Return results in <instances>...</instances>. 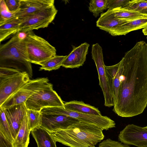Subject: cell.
Here are the masks:
<instances>
[{
	"label": "cell",
	"instance_id": "cell-1",
	"mask_svg": "<svg viewBox=\"0 0 147 147\" xmlns=\"http://www.w3.org/2000/svg\"><path fill=\"white\" fill-rule=\"evenodd\" d=\"M123 70L117 101L113 111L118 116L134 117L147 106V43L136 42L122 58Z\"/></svg>",
	"mask_w": 147,
	"mask_h": 147
},
{
	"label": "cell",
	"instance_id": "cell-2",
	"mask_svg": "<svg viewBox=\"0 0 147 147\" xmlns=\"http://www.w3.org/2000/svg\"><path fill=\"white\" fill-rule=\"evenodd\" d=\"M103 130L97 125L82 122L51 133L56 142L70 147H95L103 140Z\"/></svg>",
	"mask_w": 147,
	"mask_h": 147
},
{
	"label": "cell",
	"instance_id": "cell-3",
	"mask_svg": "<svg viewBox=\"0 0 147 147\" xmlns=\"http://www.w3.org/2000/svg\"><path fill=\"white\" fill-rule=\"evenodd\" d=\"M0 67L11 68L25 72L30 78L33 75L31 63L29 62L27 47L24 38L19 32L0 46Z\"/></svg>",
	"mask_w": 147,
	"mask_h": 147
},
{
	"label": "cell",
	"instance_id": "cell-4",
	"mask_svg": "<svg viewBox=\"0 0 147 147\" xmlns=\"http://www.w3.org/2000/svg\"><path fill=\"white\" fill-rule=\"evenodd\" d=\"M26 34L24 40L29 62L40 65L56 55L55 48L45 39L35 34L32 31Z\"/></svg>",
	"mask_w": 147,
	"mask_h": 147
},
{
	"label": "cell",
	"instance_id": "cell-5",
	"mask_svg": "<svg viewBox=\"0 0 147 147\" xmlns=\"http://www.w3.org/2000/svg\"><path fill=\"white\" fill-rule=\"evenodd\" d=\"M42 113L66 115L76 119L80 122L96 125L103 130L115 127V122L107 116L88 115L67 110L65 108L52 107H45L40 111Z\"/></svg>",
	"mask_w": 147,
	"mask_h": 147
},
{
	"label": "cell",
	"instance_id": "cell-6",
	"mask_svg": "<svg viewBox=\"0 0 147 147\" xmlns=\"http://www.w3.org/2000/svg\"><path fill=\"white\" fill-rule=\"evenodd\" d=\"M52 85L47 78L30 80L0 106L6 108L12 106L25 103L32 95Z\"/></svg>",
	"mask_w": 147,
	"mask_h": 147
},
{
	"label": "cell",
	"instance_id": "cell-7",
	"mask_svg": "<svg viewBox=\"0 0 147 147\" xmlns=\"http://www.w3.org/2000/svg\"><path fill=\"white\" fill-rule=\"evenodd\" d=\"M27 109L40 111L43 108L58 107L65 108L64 103L53 90L52 85L36 93L25 103Z\"/></svg>",
	"mask_w": 147,
	"mask_h": 147
},
{
	"label": "cell",
	"instance_id": "cell-8",
	"mask_svg": "<svg viewBox=\"0 0 147 147\" xmlns=\"http://www.w3.org/2000/svg\"><path fill=\"white\" fill-rule=\"evenodd\" d=\"M55 5L30 15L22 20L19 32L26 33L47 27L57 13Z\"/></svg>",
	"mask_w": 147,
	"mask_h": 147
},
{
	"label": "cell",
	"instance_id": "cell-9",
	"mask_svg": "<svg viewBox=\"0 0 147 147\" xmlns=\"http://www.w3.org/2000/svg\"><path fill=\"white\" fill-rule=\"evenodd\" d=\"M91 54L98 73L99 85L103 93L104 105L108 107L113 106L112 94L105 70L102 48L99 44L97 43L92 45Z\"/></svg>",
	"mask_w": 147,
	"mask_h": 147
},
{
	"label": "cell",
	"instance_id": "cell-10",
	"mask_svg": "<svg viewBox=\"0 0 147 147\" xmlns=\"http://www.w3.org/2000/svg\"><path fill=\"white\" fill-rule=\"evenodd\" d=\"M25 72L0 78V106L30 80Z\"/></svg>",
	"mask_w": 147,
	"mask_h": 147
},
{
	"label": "cell",
	"instance_id": "cell-11",
	"mask_svg": "<svg viewBox=\"0 0 147 147\" xmlns=\"http://www.w3.org/2000/svg\"><path fill=\"white\" fill-rule=\"evenodd\" d=\"M118 138L125 144L138 147L147 146V129L144 127L129 124L120 131Z\"/></svg>",
	"mask_w": 147,
	"mask_h": 147
},
{
	"label": "cell",
	"instance_id": "cell-12",
	"mask_svg": "<svg viewBox=\"0 0 147 147\" xmlns=\"http://www.w3.org/2000/svg\"><path fill=\"white\" fill-rule=\"evenodd\" d=\"M41 113L40 126L50 134L66 129L74 124L80 122L76 119L66 115Z\"/></svg>",
	"mask_w": 147,
	"mask_h": 147
},
{
	"label": "cell",
	"instance_id": "cell-13",
	"mask_svg": "<svg viewBox=\"0 0 147 147\" xmlns=\"http://www.w3.org/2000/svg\"><path fill=\"white\" fill-rule=\"evenodd\" d=\"M3 109L6 119L9 126L12 137L14 140L17 135L23 118L26 114L27 108L25 103H23Z\"/></svg>",
	"mask_w": 147,
	"mask_h": 147
},
{
	"label": "cell",
	"instance_id": "cell-14",
	"mask_svg": "<svg viewBox=\"0 0 147 147\" xmlns=\"http://www.w3.org/2000/svg\"><path fill=\"white\" fill-rule=\"evenodd\" d=\"M54 0H20L16 17L22 20L27 16L54 5Z\"/></svg>",
	"mask_w": 147,
	"mask_h": 147
},
{
	"label": "cell",
	"instance_id": "cell-15",
	"mask_svg": "<svg viewBox=\"0 0 147 147\" xmlns=\"http://www.w3.org/2000/svg\"><path fill=\"white\" fill-rule=\"evenodd\" d=\"M123 60L111 66L105 65V71L113 98L114 106L117 103L123 70Z\"/></svg>",
	"mask_w": 147,
	"mask_h": 147
},
{
	"label": "cell",
	"instance_id": "cell-16",
	"mask_svg": "<svg viewBox=\"0 0 147 147\" xmlns=\"http://www.w3.org/2000/svg\"><path fill=\"white\" fill-rule=\"evenodd\" d=\"M89 44L85 42L77 47L73 46V49L63 61L62 66L66 68H78L82 66L88 53Z\"/></svg>",
	"mask_w": 147,
	"mask_h": 147
},
{
	"label": "cell",
	"instance_id": "cell-17",
	"mask_svg": "<svg viewBox=\"0 0 147 147\" xmlns=\"http://www.w3.org/2000/svg\"><path fill=\"white\" fill-rule=\"evenodd\" d=\"M31 132L38 147H57L56 142L51 134L40 126L35 128Z\"/></svg>",
	"mask_w": 147,
	"mask_h": 147
},
{
	"label": "cell",
	"instance_id": "cell-18",
	"mask_svg": "<svg viewBox=\"0 0 147 147\" xmlns=\"http://www.w3.org/2000/svg\"><path fill=\"white\" fill-rule=\"evenodd\" d=\"M65 108L80 113L96 115H102L98 108L82 101L72 100L64 103Z\"/></svg>",
	"mask_w": 147,
	"mask_h": 147
},
{
	"label": "cell",
	"instance_id": "cell-19",
	"mask_svg": "<svg viewBox=\"0 0 147 147\" xmlns=\"http://www.w3.org/2000/svg\"><path fill=\"white\" fill-rule=\"evenodd\" d=\"M31 131L28 125L26 114L24 117L15 139L12 143L13 147H28Z\"/></svg>",
	"mask_w": 147,
	"mask_h": 147
},
{
	"label": "cell",
	"instance_id": "cell-20",
	"mask_svg": "<svg viewBox=\"0 0 147 147\" xmlns=\"http://www.w3.org/2000/svg\"><path fill=\"white\" fill-rule=\"evenodd\" d=\"M147 27V16L138 18L121 24L117 31V36L125 35L132 31Z\"/></svg>",
	"mask_w": 147,
	"mask_h": 147
},
{
	"label": "cell",
	"instance_id": "cell-21",
	"mask_svg": "<svg viewBox=\"0 0 147 147\" xmlns=\"http://www.w3.org/2000/svg\"><path fill=\"white\" fill-rule=\"evenodd\" d=\"M22 20L16 17L0 24V41L19 32Z\"/></svg>",
	"mask_w": 147,
	"mask_h": 147
},
{
	"label": "cell",
	"instance_id": "cell-22",
	"mask_svg": "<svg viewBox=\"0 0 147 147\" xmlns=\"http://www.w3.org/2000/svg\"><path fill=\"white\" fill-rule=\"evenodd\" d=\"M109 10L115 17L118 18L134 20L147 16V15L122 7Z\"/></svg>",
	"mask_w": 147,
	"mask_h": 147
},
{
	"label": "cell",
	"instance_id": "cell-23",
	"mask_svg": "<svg viewBox=\"0 0 147 147\" xmlns=\"http://www.w3.org/2000/svg\"><path fill=\"white\" fill-rule=\"evenodd\" d=\"M67 55H55L41 63L40 65V70L51 71L59 69L62 66V63Z\"/></svg>",
	"mask_w": 147,
	"mask_h": 147
},
{
	"label": "cell",
	"instance_id": "cell-24",
	"mask_svg": "<svg viewBox=\"0 0 147 147\" xmlns=\"http://www.w3.org/2000/svg\"><path fill=\"white\" fill-rule=\"evenodd\" d=\"M122 7L147 15V0H129Z\"/></svg>",
	"mask_w": 147,
	"mask_h": 147
},
{
	"label": "cell",
	"instance_id": "cell-25",
	"mask_svg": "<svg viewBox=\"0 0 147 147\" xmlns=\"http://www.w3.org/2000/svg\"><path fill=\"white\" fill-rule=\"evenodd\" d=\"M0 134L12 144L14 141L11 131L3 108L0 107Z\"/></svg>",
	"mask_w": 147,
	"mask_h": 147
},
{
	"label": "cell",
	"instance_id": "cell-26",
	"mask_svg": "<svg viewBox=\"0 0 147 147\" xmlns=\"http://www.w3.org/2000/svg\"><path fill=\"white\" fill-rule=\"evenodd\" d=\"M26 114L28 127L30 131L35 128L40 126L41 114L40 111L27 109Z\"/></svg>",
	"mask_w": 147,
	"mask_h": 147
},
{
	"label": "cell",
	"instance_id": "cell-27",
	"mask_svg": "<svg viewBox=\"0 0 147 147\" xmlns=\"http://www.w3.org/2000/svg\"><path fill=\"white\" fill-rule=\"evenodd\" d=\"M108 0H91L89 3V11L96 18L99 14L108 9Z\"/></svg>",
	"mask_w": 147,
	"mask_h": 147
},
{
	"label": "cell",
	"instance_id": "cell-28",
	"mask_svg": "<svg viewBox=\"0 0 147 147\" xmlns=\"http://www.w3.org/2000/svg\"><path fill=\"white\" fill-rule=\"evenodd\" d=\"M16 12H11L9 10L5 0H0V24L16 18Z\"/></svg>",
	"mask_w": 147,
	"mask_h": 147
},
{
	"label": "cell",
	"instance_id": "cell-29",
	"mask_svg": "<svg viewBox=\"0 0 147 147\" xmlns=\"http://www.w3.org/2000/svg\"><path fill=\"white\" fill-rule=\"evenodd\" d=\"M98 147H130L128 145L108 138L100 143Z\"/></svg>",
	"mask_w": 147,
	"mask_h": 147
},
{
	"label": "cell",
	"instance_id": "cell-30",
	"mask_svg": "<svg viewBox=\"0 0 147 147\" xmlns=\"http://www.w3.org/2000/svg\"><path fill=\"white\" fill-rule=\"evenodd\" d=\"M20 72H21L13 68L0 67V78L10 76Z\"/></svg>",
	"mask_w": 147,
	"mask_h": 147
},
{
	"label": "cell",
	"instance_id": "cell-31",
	"mask_svg": "<svg viewBox=\"0 0 147 147\" xmlns=\"http://www.w3.org/2000/svg\"><path fill=\"white\" fill-rule=\"evenodd\" d=\"M5 1L8 8L10 11L16 12L19 10L20 0Z\"/></svg>",
	"mask_w": 147,
	"mask_h": 147
},
{
	"label": "cell",
	"instance_id": "cell-32",
	"mask_svg": "<svg viewBox=\"0 0 147 147\" xmlns=\"http://www.w3.org/2000/svg\"><path fill=\"white\" fill-rule=\"evenodd\" d=\"M129 0H108V9H113L122 7Z\"/></svg>",
	"mask_w": 147,
	"mask_h": 147
},
{
	"label": "cell",
	"instance_id": "cell-33",
	"mask_svg": "<svg viewBox=\"0 0 147 147\" xmlns=\"http://www.w3.org/2000/svg\"><path fill=\"white\" fill-rule=\"evenodd\" d=\"M0 147H13L12 144L1 134H0Z\"/></svg>",
	"mask_w": 147,
	"mask_h": 147
},
{
	"label": "cell",
	"instance_id": "cell-34",
	"mask_svg": "<svg viewBox=\"0 0 147 147\" xmlns=\"http://www.w3.org/2000/svg\"><path fill=\"white\" fill-rule=\"evenodd\" d=\"M142 32L144 35H147V27L143 29L142 30Z\"/></svg>",
	"mask_w": 147,
	"mask_h": 147
},
{
	"label": "cell",
	"instance_id": "cell-35",
	"mask_svg": "<svg viewBox=\"0 0 147 147\" xmlns=\"http://www.w3.org/2000/svg\"></svg>",
	"mask_w": 147,
	"mask_h": 147
}]
</instances>
